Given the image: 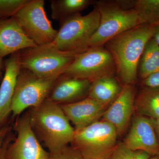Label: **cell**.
I'll return each instance as SVG.
<instances>
[{
    "mask_svg": "<svg viewBox=\"0 0 159 159\" xmlns=\"http://www.w3.org/2000/svg\"><path fill=\"white\" fill-rule=\"evenodd\" d=\"M30 0H0V18L14 16Z\"/></svg>",
    "mask_w": 159,
    "mask_h": 159,
    "instance_id": "603a6c76",
    "label": "cell"
},
{
    "mask_svg": "<svg viewBox=\"0 0 159 159\" xmlns=\"http://www.w3.org/2000/svg\"><path fill=\"white\" fill-rule=\"evenodd\" d=\"M141 25H159V0L131 1Z\"/></svg>",
    "mask_w": 159,
    "mask_h": 159,
    "instance_id": "44dd1931",
    "label": "cell"
},
{
    "mask_svg": "<svg viewBox=\"0 0 159 159\" xmlns=\"http://www.w3.org/2000/svg\"><path fill=\"white\" fill-rule=\"evenodd\" d=\"M150 119L159 141V118L155 119Z\"/></svg>",
    "mask_w": 159,
    "mask_h": 159,
    "instance_id": "83f0119b",
    "label": "cell"
},
{
    "mask_svg": "<svg viewBox=\"0 0 159 159\" xmlns=\"http://www.w3.org/2000/svg\"><path fill=\"white\" fill-rule=\"evenodd\" d=\"M3 66L2 58L0 57V77H2V69Z\"/></svg>",
    "mask_w": 159,
    "mask_h": 159,
    "instance_id": "f546056e",
    "label": "cell"
},
{
    "mask_svg": "<svg viewBox=\"0 0 159 159\" xmlns=\"http://www.w3.org/2000/svg\"><path fill=\"white\" fill-rule=\"evenodd\" d=\"M12 130V126L9 123L0 128V149L2 146L6 137Z\"/></svg>",
    "mask_w": 159,
    "mask_h": 159,
    "instance_id": "4316f807",
    "label": "cell"
},
{
    "mask_svg": "<svg viewBox=\"0 0 159 159\" xmlns=\"http://www.w3.org/2000/svg\"><path fill=\"white\" fill-rule=\"evenodd\" d=\"M142 84L144 87L159 88V71L142 80Z\"/></svg>",
    "mask_w": 159,
    "mask_h": 159,
    "instance_id": "d4e9b609",
    "label": "cell"
},
{
    "mask_svg": "<svg viewBox=\"0 0 159 159\" xmlns=\"http://www.w3.org/2000/svg\"><path fill=\"white\" fill-rule=\"evenodd\" d=\"M150 156L143 151H134L124 143L118 144L109 159H149Z\"/></svg>",
    "mask_w": 159,
    "mask_h": 159,
    "instance_id": "7402d4cb",
    "label": "cell"
},
{
    "mask_svg": "<svg viewBox=\"0 0 159 159\" xmlns=\"http://www.w3.org/2000/svg\"><path fill=\"white\" fill-rule=\"evenodd\" d=\"M100 16L97 7L83 16H72L60 24L59 29L53 43L65 52L80 53L89 48V42L99 25Z\"/></svg>",
    "mask_w": 159,
    "mask_h": 159,
    "instance_id": "8992f818",
    "label": "cell"
},
{
    "mask_svg": "<svg viewBox=\"0 0 159 159\" xmlns=\"http://www.w3.org/2000/svg\"><path fill=\"white\" fill-rule=\"evenodd\" d=\"M123 143L131 150L143 151L150 156L159 155V141L152 122L143 116L134 118Z\"/></svg>",
    "mask_w": 159,
    "mask_h": 159,
    "instance_id": "8fae6325",
    "label": "cell"
},
{
    "mask_svg": "<svg viewBox=\"0 0 159 159\" xmlns=\"http://www.w3.org/2000/svg\"><path fill=\"white\" fill-rule=\"evenodd\" d=\"M79 53L59 50L53 43L17 52L21 69L44 79L56 80L65 73Z\"/></svg>",
    "mask_w": 159,
    "mask_h": 159,
    "instance_id": "3957f363",
    "label": "cell"
},
{
    "mask_svg": "<svg viewBox=\"0 0 159 159\" xmlns=\"http://www.w3.org/2000/svg\"><path fill=\"white\" fill-rule=\"evenodd\" d=\"M149 159H159L158 157V156H154L153 157L151 158H149Z\"/></svg>",
    "mask_w": 159,
    "mask_h": 159,
    "instance_id": "4dcf8cb0",
    "label": "cell"
},
{
    "mask_svg": "<svg viewBox=\"0 0 159 159\" xmlns=\"http://www.w3.org/2000/svg\"><path fill=\"white\" fill-rule=\"evenodd\" d=\"M60 106L69 121L75 125V130L99 121L107 108L89 97L77 102Z\"/></svg>",
    "mask_w": 159,
    "mask_h": 159,
    "instance_id": "5bb4252c",
    "label": "cell"
},
{
    "mask_svg": "<svg viewBox=\"0 0 159 159\" xmlns=\"http://www.w3.org/2000/svg\"><path fill=\"white\" fill-rule=\"evenodd\" d=\"M116 70L113 58L102 46L89 48L77 54L64 74L92 82L102 77L114 76Z\"/></svg>",
    "mask_w": 159,
    "mask_h": 159,
    "instance_id": "52a82bcc",
    "label": "cell"
},
{
    "mask_svg": "<svg viewBox=\"0 0 159 159\" xmlns=\"http://www.w3.org/2000/svg\"><path fill=\"white\" fill-rule=\"evenodd\" d=\"M15 135L11 131L9 134L6 137L2 146L0 149V159H6V150L10 143L13 141Z\"/></svg>",
    "mask_w": 159,
    "mask_h": 159,
    "instance_id": "484cf974",
    "label": "cell"
},
{
    "mask_svg": "<svg viewBox=\"0 0 159 159\" xmlns=\"http://www.w3.org/2000/svg\"><path fill=\"white\" fill-rule=\"evenodd\" d=\"M139 115L151 119L159 118V88L145 87L135 100Z\"/></svg>",
    "mask_w": 159,
    "mask_h": 159,
    "instance_id": "ac0fdd59",
    "label": "cell"
},
{
    "mask_svg": "<svg viewBox=\"0 0 159 159\" xmlns=\"http://www.w3.org/2000/svg\"><path fill=\"white\" fill-rule=\"evenodd\" d=\"M158 157H159V155L158 156Z\"/></svg>",
    "mask_w": 159,
    "mask_h": 159,
    "instance_id": "1f68e13d",
    "label": "cell"
},
{
    "mask_svg": "<svg viewBox=\"0 0 159 159\" xmlns=\"http://www.w3.org/2000/svg\"><path fill=\"white\" fill-rule=\"evenodd\" d=\"M49 159H86L73 146L66 145L59 150L49 152Z\"/></svg>",
    "mask_w": 159,
    "mask_h": 159,
    "instance_id": "cb8c5ba5",
    "label": "cell"
},
{
    "mask_svg": "<svg viewBox=\"0 0 159 159\" xmlns=\"http://www.w3.org/2000/svg\"><path fill=\"white\" fill-rule=\"evenodd\" d=\"M159 71V46L153 38L148 42L138 66V76L142 80Z\"/></svg>",
    "mask_w": 159,
    "mask_h": 159,
    "instance_id": "ffe728a7",
    "label": "cell"
},
{
    "mask_svg": "<svg viewBox=\"0 0 159 159\" xmlns=\"http://www.w3.org/2000/svg\"><path fill=\"white\" fill-rule=\"evenodd\" d=\"M134 102L133 85H123L119 96L102 115V120L113 125L119 136L125 132L128 127L135 108Z\"/></svg>",
    "mask_w": 159,
    "mask_h": 159,
    "instance_id": "7c38bea8",
    "label": "cell"
},
{
    "mask_svg": "<svg viewBox=\"0 0 159 159\" xmlns=\"http://www.w3.org/2000/svg\"><path fill=\"white\" fill-rule=\"evenodd\" d=\"M27 37L14 17L0 18V57L36 46Z\"/></svg>",
    "mask_w": 159,
    "mask_h": 159,
    "instance_id": "9a60e30c",
    "label": "cell"
},
{
    "mask_svg": "<svg viewBox=\"0 0 159 159\" xmlns=\"http://www.w3.org/2000/svg\"><path fill=\"white\" fill-rule=\"evenodd\" d=\"M152 38L159 46V25L156 26Z\"/></svg>",
    "mask_w": 159,
    "mask_h": 159,
    "instance_id": "f1b7e54d",
    "label": "cell"
},
{
    "mask_svg": "<svg viewBox=\"0 0 159 159\" xmlns=\"http://www.w3.org/2000/svg\"><path fill=\"white\" fill-rule=\"evenodd\" d=\"M55 80L41 78L21 69L11 101L12 116H18L26 109L40 105L48 98Z\"/></svg>",
    "mask_w": 159,
    "mask_h": 159,
    "instance_id": "ba28073f",
    "label": "cell"
},
{
    "mask_svg": "<svg viewBox=\"0 0 159 159\" xmlns=\"http://www.w3.org/2000/svg\"><path fill=\"white\" fill-rule=\"evenodd\" d=\"M5 75L0 86V128L7 124L6 122L11 113V101L21 70L17 52L11 54L5 61Z\"/></svg>",
    "mask_w": 159,
    "mask_h": 159,
    "instance_id": "2e32d148",
    "label": "cell"
},
{
    "mask_svg": "<svg viewBox=\"0 0 159 159\" xmlns=\"http://www.w3.org/2000/svg\"><path fill=\"white\" fill-rule=\"evenodd\" d=\"M92 82L63 74L55 80L48 98L59 105L77 102L89 97Z\"/></svg>",
    "mask_w": 159,
    "mask_h": 159,
    "instance_id": "4fadbf2b",
    "label": "cell"
},
{
    "mask_svg": "<svg viewBox=\"0 0 159 159\" xmlns=\"http://www.w3.org/2000/svg\"><path fill=\"white\" fill-rule=\"evenodd\" d=\"M122 88L114 76L102 77L92 82L88 97L107 107L116 99Z\"/></svg>",
    "mask_w": 159,
    "mask_h": 159,
    "instance_id": "e0dca14e",
    "label": "cell"
},
{
    "mask_svg": "<svg viewBox=\"0 0 159 159\" xmlns=\"http://www.w3.org/2000/svg\"><path fill=\"white\" fill-rule=\"evenodd\" d=\"M156 25H140L124 31L104 45L113 58L116 74L123 84L133 85L138 66L146 44L152 37Z\"/></svg>",
    "mask_w": 159,
    "mask_h": 159,
    "instance_id": "6da1fadb",
    "label": "cell"
},
{
    "mask_svg": "<svg viewBox=\"0 0 159 159\" xmlns=\"http://www.w3.org/2000/svg\"><path fill=\"white\" fill-rule=\"evenodd\" d=\"M44 4V0H30L13 16L24 34L37 46L54 42L57 33L47 16Z\"/></svg>",
    "mask_w": 159,
    "mask_h": 159,
    "instance_id": "9c48e42d",
    "label": "cell"
},
{
    "mask_svg": "<svg viewBox=\"0 0 159 159\" xmlns=\"http://www.w3.org/2000/svg\"><path fill=\"white\" fill-rule=\"evenodd\" d=\"M31 128L49 152H53L73 141L75 129L60 106L47 99L40 105L29 108Z\"/></svg>",
    "mask_w": 159,
    "mask_h": 159,
    "instance_id": "7a4b0ae2",
    "label": "cell"
},
{
    "mask_svg": "<svg viewBox=\"0 0 159 159\" xmlns=\"http://www.w3.org/2000/svg\"><path fill=\"white\" fill-rule=\"evenodd\" d=\"M94 5L99 11L100 20L89 48L104 46L118 34L141 25L135 10L126 9L119 1L100 0Z\"/></svg>",
    "mask_w": 159,
    "mask_h": 159,
    "instance_id": "277c9868",
    "label": "cell"
},
{
    "mask_svg": "<svg viewBox=\"0 0 159 159\" xmlns=\"http://www.w3.org/2000/svg\"><path fill=\"white\" fill-rule=\"evenodd\" d=\"M118 136L113 125L101 120L75 130L71 146L86 159H109L118 145Z\"/></svg>",
    "mask_w": 159,
    "mask_h": 159,
    "instance_id": "5b68a950",
    "label": "cell"
},
{
    "mask_svg": "<svg viewBox=\"0 0 159 159\" xmlns=\"http://www.w3.org/2000/svg\"><path fill=\"white\" fill-rule=\"evenodd\" d=\"M16 136L8 146L6 159H49L31 128L29 110L18 116L12 126Z\"/></svg>",
    "mask_w": 159,
    "mask_h": 159,
    "instance_id": "30bf717a",
    "label": "cell"
},
{
    "mask_svg": "<svg viewBox=\"0 0 159 159\" xmlns=\"http://www.w3.org/2000/svg\"><path fill=\"white\" fill-rule=\"evenodd\" d=\"M51 18L55 20L62 22L70 17L94 5L93 0H50Z\"/></svg>",
    "mask_w": 159,
    "mask_h": 159,
    "instance_id": "d6986e66",
    "label": "cell"
}]
</instances>
